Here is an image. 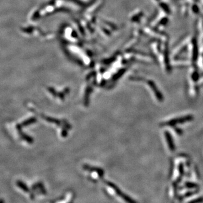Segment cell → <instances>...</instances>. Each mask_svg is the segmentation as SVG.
Segmentation results:
<instances>
[{
  "label": "cell",
  "instance_id": "obj_1",
  "mask_svg": "<svg viewBox=\"0 0 203 203\" xmlns=\"http://www.w3.org/2000/svg\"><path fill=\"white\" fill-rule=\"evenodd\" d=\"M188 55L190 58V60L193 62L197 61L199 57V46L195 38L191 39L187 45Z\"/></svg>",
  "mask_w": 203,
  "mask_h": 203
},
{
  "label": "cell",
  "instance_id": "obj_2",
  "mask_svg": "<svg viewBox=\"0 0 203 203\" xmlns=\"http://www.w3.org/2000/svg\"><path fill=\"white\" fill-rule=\"evenodd\" d=\"M192 119H193L192 116L188 115L180 118H173V119H171L166 122L165 125H168V126H174L175 125L180 124H181L187 122H189L190 121H191Z\"/></svg>",
  "mask_w": 203,
  "mask_h": 203
},
{
  "label": "cell",
  "instance_id": "obj_3",
  "mask_svg": "<svg viewBox=\"0 0 203 203\" xmlns=\"http://www.w3.org/2000/svg\"><path fill=\"white\" fill-rule=\"evenodd\" d=\"M161 62L163 65L164 68L165 69L167 72H170L171 71L170 64L169 63V57H168V44L165 45V48L163 54L161 56Z\"/></svg>",
  "mask_w": 203,
  "mask_h": 203
},
{
  "label": "cell",
  "instance_id": "obj_4",
  "mask_svg": "<svg viewBox=\"0 0 203 203\" xmlns=\"http://www.w3.org/2000/svg\"><path fill=\"white\" fill-rule=\"evenodd\" d=\"M191 40L190 38H186L185 40L181 42L180 44H179L177 47H176L174 49L173 52L172 53V57H176L177 56L182 53L186 47H187L188 43H189L190 41Z\"/></svg>",
  "mask_w": 203,
  "mask_h": 203
},
{
  "label": "cell",
  "instance_id": "obj_5",
  "mask_svg": "<svg viewBox=\"0 0 203 203\" xmlns=\"http://www.w3.org/2000/svg\"><path fill=\"white\" fill-rule=\"evenodd\" d=\"M164 137H165V139L169 150L170 152L174 151L175 149V145L174 143L172 136L170 134V133L168 131H166L164 133Z\"/></svg>",
  "mask_w": 203,
  "mask_h": 203
},
{
  "label": "cell",
  "instance_id": "obj_6",
  "mask_svg": "<svg viewBox=\"0 0 203 203\" xmlns=\"http://www.w3.org/2000/svg\"><path fill=\"white\" fill-rule=\"evenodd\" d=\"M184 174V166L183 164L181 163H179L175 168V171L174 174V181L177 183L179 182L180 180L183 177Z\"/></svg>",
  "mask_w": 203,
  "mask_h": 203
},
{
  "label": "cell",
  "instance_id": "obj_7",
  "mask_svg": "<svg viewBox=\"0 0 203 203\" xmlns=\"http://www.w3.org/2000/svg\"><path fill=\"white\" fill-rule=\"evenodd\" d=\"M192 64V61L191 60L187 59H175L171 62V64L175 67H183L188 66Z\"/></svg>",
  "mask_w": 203,
  "mask_h": 203
},
{
  "label": "cell",
  "instance_id": "obj_8",
  "mask_svg": "<svg viewBox=\"0 0 203 203\" xmlns=\"http://www.w3.org/2000/svg\"><path fill=\"white\" fill-rule=\"evenodd\" d=\"M198 28L199 30V35L201 42H203V18H200L198 21Z\"/></svg>",
  "mask_w": 203,
  "mask_h": 203
},
{
  "label": "cell",
  "instance_id": "obj_9",
  "mask_svg": "<svg viewBox=\"0 0 203 203\" xmlns=\"http://www.w3.org/2000/svg\"><path fill=\"white\" fill-rule=\"evenodd\" d=\"M197 61L198 63V66L203 71V54H200V56L198 57Z\"/></svg>",
  "mask_w": 203,
  "mask_h": 203
},
{
  "label": "cell",
  "instance_id": "obj_10",
  "mask_svg": "<svg viewBox=\"0 0 203 203\" xmlns=\"http://www.w3.org/2000/svg\"><path fill=\"white\" fill-rule=\"evenodd\" d=\"M161 6L162 9H163L164 11L167 14H169L170 13V9H169V8L168 7V6L167 5H166L165 4H161Z\"/></svg>",
  "mask_w": 203,
  "mask_h": 203
},
{
  "label": "cell",
  "instance_id": "obj_11",
  "mask_svg": "<svg viewBox=\"0 0 203 203\" xmlns=\"http://www.w3.org/2000/svg\"><path fill=\"white\" fill-rule=\"evenodd\" d=\"M192 11L195 14H197L199 13V8L196 4H193L191 8Z\"/></svg>",
  "mask_w": 203,
  "mask_h": 203
},
{
  "label": "cell",
  "instance_id": "obj_12",
  "mask_svg": "<svg viewBox=\"0 0 203 203\" xmlns=\"http://www.w3.org/2000/svg\"><path fill=\"white\" fill-rule=\"evenodd\" d=\"M199 52L201 53V54H203V42H201V45H200V46Z\"/></svg>",
  "mask_w": 203,
  "mask_h": 203
},
{
  "label": "cell",
  "instance_id": "obj_13",
  "mask_svg": "<svg viewBox=\"0 0 203 203\" xmlns=\"http://www.w3.org/2000/svg\"><path fill=\"white\" fill-rule=\"evenodd\" d=\"M198 82H199V84L200 85H203V77H201V78L199 79V81Z\"/></svg>",
  "mask_w": 203,
  "mask_h": 203
},
{
  "label": "cell",
  "instance_id": "obj_14",
  "mask_svg": "<svg viewBox=\"0 0 203 203\" xmlns=\"http://www.w3.org/2000/svg\"><path fill=\"white\" fill-rule=\"evenodd\" d=\"M200 1H201V2H202V3L203 4V0H200Z\"/></svg>",
  "mask_w": 203,
  "mask_h": 203
}]
</instances>
